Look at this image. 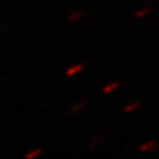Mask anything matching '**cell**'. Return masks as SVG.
<instances>
[{
    "mask_svg": "<svg viewBox=\"0 0 159 159\" xmlns=\"http://www.w3.org/2000/svg\"><path fill=\"white\" fill-rule=\"evenodd\" d=\"M159 149V145L154 142V140H152V142H147V143H144L142 147H140V152H155V150H158Z\"/></svg>",
    "mask_w": 159,
    "mask_h": 159,
    "instance_id": "obj_1",
    "label": "cell"
},
{
    "mask_svg": "<svg viewBox=\"0 0 159 159\" xmlns=\"http://www.w3.org/2000/svg\"><path fill=\"white\" fill-rule=\"evenodd\" d=\"M83 69H84V64H82V63L74 64V65H71V66L66 70V76H73V75H75L76 73H80Z\"/></svg>",
    "mask_w": 159,
    "mask_h": 159,
    "instance_id": "obj_2",
    "label": "cell"
},
{
    "mask_svg": "<svg viewBox=\"0 0 159 159\" xmlns=\"http://www.w3.org/2000/svg\"><path fill=\"white\" fill-rule=\"evenodd\" d=\"M83 16H84V11H83V10H78V11H74L73 14H70V15H69V21H70V23L78 21V20H80Z\"/></svg>",
    "mask_w": 159,
    "mask_h": 159,
    "instance_id": "obj_3",
    "label": "cell"
},
{
    "mask_svg": "<svg viewBox=\"0 0 159 159\" xmlns=\"http://www.w3.org/2000/svg\"><path fill=\"white\" fill-rule=\"evenodd\" d=\"M119 87H120V83H119V82H113V83H110V84H108V85L104 87L103 93H104V94H108V93H110V92L118 89Z\"/></svg>",
    "mask_w": 159,
    "mask_h": 159,
    "instance_id": "obj_4",
    "label": "cell"
},
{
    "mask_svg": "<svg viewBox=\"0 0 159 159\" xmlns=\"http://www.w3.org/2000/svg\"><path fill=\"white\" fill-rule=\"evenodd\" d=\"M150 11H152V9H150L149 7H147V8H143V9H139V10L135 13V18H138V19H140V18H144V16H147L148 14H150Z\"/></svg>",
    "mask_w": 159,
    "mask_h": 159,
    "instance_id": "obj_5",
    "label": "cell"
},
{
    "mask_svg": "<svg viewBox=\"0 0 159 159\" xmlns=\"http://www.w3.org/2000/svg\"><path fill=\"white\" fill-rule=\"evenodd\" d=\"M140 105H142V103H140V102H132L130 104H128V105L124 108V113H130V111L135 110L137 108H139Z\"/></svg>",
    "mask_w": 159,
    "mask_h": 159,
    "instance_id": "obj_6",
    "label": "cell"
},
{
    "mask_svg": "<svg viewBox=\"0 0 159 159\" xmlns=\"http://www.w3.org/2000/svg\"><path fill=\"white\" fill-rule=\"evenodd\" d=\"M85 105V102H80V103H76L75 105H73V108H71V110H70V114H75L76 111H79V110H82V108Z\"/></svg>",
    "mask_w": 159,
    "mask_h": 159,
    "instance_id": "obj_7",
    "label": "cell"
},
{
    "mask_svg": "<svg viewBox=\"0 0 159 159\" xmlns=\"http://www.w3.org/2000/svg\"><path fill=\"white\" fill-rule=\"evenodd\" d=\"M42 152H43V149H35V150L28 153V154L25 155V158H26V159H33V158H35V157H38V155H40Z\"/></svg>",
    "mask_w": 159,
    "mask_h": 159,
    "instance_id": "obj_8",
    "label": "cell"
}]
</instances>
